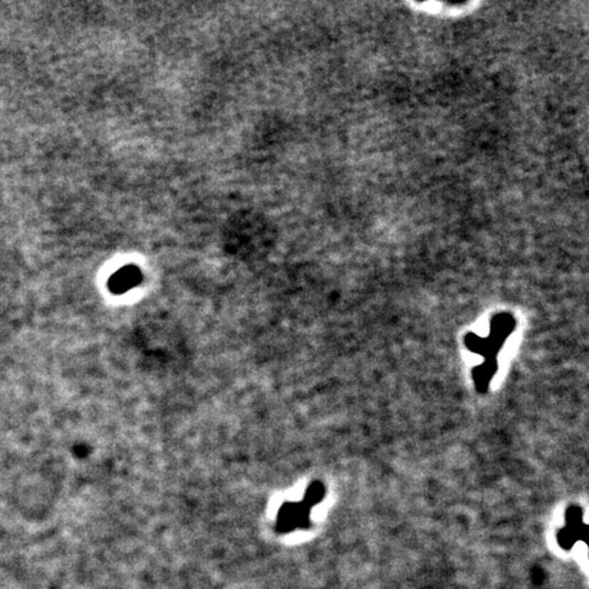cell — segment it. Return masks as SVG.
Wrapping results in <instances>:
<instances>
[{
  "label": "cell",
  "mask_w": 589,
  "mask_h": 589,
  "mask_svg": "<svg viewBox=\"0 0 589 589\" xmlns=\"http://www.w3.org/2000/svg\"><path fill=\"white\" fill-rule=\"evenodd\" d=\"M135 277H137V274L122 273L119 276V278L115 281V286L118 287V291H126L128 288L132 287L134 283H135Z\"/></svg>",
  "instance_id": "cell-1"
}]
</instances>
